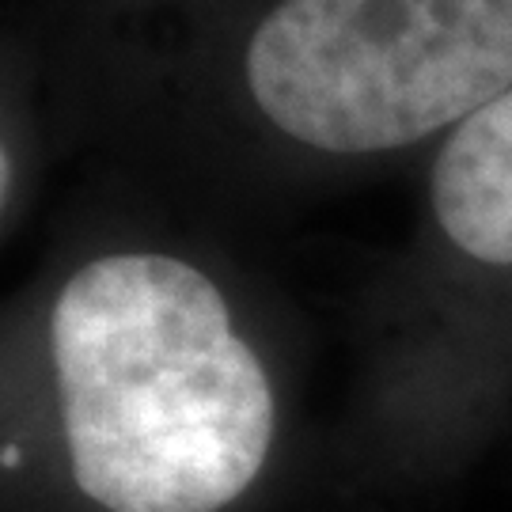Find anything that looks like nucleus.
<instances>
[{
  "mask_svg": "<svg viewBox=\"0 0 512 512\" xmlns=\"http://www.w3.org/2000/svg\"><path fill=\"white\" fill-rule=\"evenodd\" d=\"M247 80L262 114L323 152H384L512 88V0H281Z\"/></svg>",
  "mask_w": 512,
  "mask_h": 512,
  "instance_id": "nucleus-2",
  "label": "nucleus"
},
{
  "mask_svg": "<svg viewBox=\"0 0 512 512\" xmlns=\"http://www.w3.org/2000/svg\"><path fill=\"white\" fill-rule=\"evenodd\" d=\"M73 478L107 512H220L266 463L274 395L217 285L164 255L76 270L50 323Z\"/></svg>",
  "mask_w": 512,
  "mask_h": 512,
  "instance_id": "nucleus-1",
  "label": "nucleus"
},
{
  "mask_svg": "<svg viewBox=\"0 0 512 512\" xmlns=\"http://www.w3.org/2000/svg\"><path fill=\"white\" fill-rule=\"evenodd\" d=\"M433 209L459 251L512 266V88L459 122L440 148Z\"/></svg>",
  "mask_w": 512,
  "mask_h": 512,
  "instance_id": "nucleus-3",
  "label": "nucleus"
}]
</instances>
